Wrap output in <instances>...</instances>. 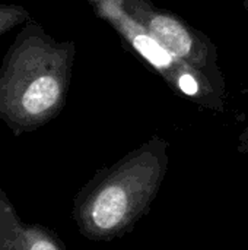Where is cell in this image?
<instances>
[{"mask_svg": "<svg viewBox=\"0 0 248 250\" xmlns=\"http://www.w3.org/2000/svg\"><path fill=\"white\" fill-rule=\"evenodd\" d=\"M167 164V145L153 139L98 171L73 199L72 220L79 233L98 243L129 234L151 211Z\"/></svg>", "mask_w": 248, "mask_h": 250, "instance_id": "1", "label": "cell"}, {"mask_svg": "<svg viewBox=\"0 0 248 250\" xmlns=\"http://www.w3.org/2000/svg\"><path fill=\"white\" fill-rule=\"evenodd\" d=\"M0 250H67L61 239L39 224L23 223L0 189Z\"/></svg>", "mask_w": 248, "mask_h": 250, "instance_id": "2", "label": "cell"}, {"mask_svg": "<svg viewBox=\"0 0 248 250\" xmlns=\"http://www.w3.org/2000/svg\"><path fill=\"white\" fill-rule=\"evenodd\" d=\"M149 34L171 54L186 57L191 47L189 32L175 21L167 16H153L148 23Z\"/></svg>", "mask_w": 248, "mask_h": 250, "instance_id": "3", "label": "cell"}, {"mask_svg": "<svg viewBox=\"0 0 248 250\" xmlns=\"http://www.w3.org/2000/svg\"><path fill=\"white\" fill-rule=\"evenodd\" d=\"M120 22L124 26V31L129 37V40H132L133 47L145 57L148 59L153 66L159 67V69H167L171 66L172 63V56L151 35L146 34L143 31L136 29L133 25H129L124 22V19H120Z\"/></svg>", "mask_w": 248, "mask_h": 250, "instance_id": "4", "label": "cell"}, {"mask_svg": "<svg viewBox=\"0 0 248 250\" xmlns=\"http://www.w3.org/2000/svg\"><path fill=\"white\" fill-rule=\"evenodd\" d=\"M23 10L12 6H0V34L13 26L23 16Z\"/></svg>", "mask_w": 248, "mask_h": 250, "instance_id": "5", "label": "cell"}, {"mask_svg": "<svg viewBox=\"0 0 248 250\" xmlns=\"http://www.w3.org/2000/svg\"><path fill=\"white\" fill-rule=\"evenodd\" d=\"M178 86L187 95H196L199 91V85L190 73H184L178 78Z\"/></svg>", "mask_w": 248, "mask_h": 250, "instance_id": "6", "label": "cell"}, {"mask_svg": "<svg viewBox=\"0 0 248 250\" xmlns=\"http://www.w3.org/2000/svg\"><path fill=\"white\" fill-rule=\"evenodd\" d=\"M241 149L246 152V154H248V132L243 136V144H241Z\"/></svg>", "mask_w": 248, "mask_h": 250, "instance_id": "7", "label": "cell"}]
</instances>
